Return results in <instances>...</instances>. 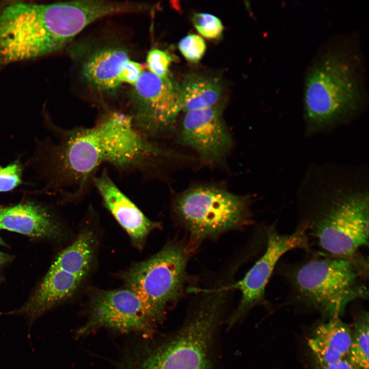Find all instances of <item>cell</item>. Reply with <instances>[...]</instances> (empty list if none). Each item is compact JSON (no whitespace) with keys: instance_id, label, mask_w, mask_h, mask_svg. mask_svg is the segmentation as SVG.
<instances>
[{"instance_id":"6da1fadb","label":"cell","mask_w":369,"mask_h":369,"mask_svg":"<svg viewBox=\"0 0 369 369\" xmlns=\"http://www.w3.org/2000/svg\"><path fill=\"white\" fill-rule=\"evenodd\" d=\"M62 135L53 151L55 180L74 197L86 192L102 164L144 170L170 155L135 128L130 115L117 111L93 127L73 129Z\"/></svg>"},{"instance_id":"7a4b0ae2","label":"cell","mask_w":369,"mask_h":369,"mask_svg":"<svg viewBox=\"0 0 369 369\" xmlns=\"http://www.w3.org/2000/svg\"><path fill=\"white\" fill-rule=\"evenodd\" d=\"M107 12L96 0L8 4L0 11V65L58 51Z\"/></svg>"},{"instance_id":"3957f363","label":"cell","mask_w":369,"mask_h":369,"mask_svg":"<svg viewBox=\"0 0 369 369\" xmlns=\"http://www.w3.org/2000/svg\"><path fill=\"white\" fill-rule=\"evenodd\" d=\"M368 266L361 254L344 258L318 252L276 268L295 300L332 318L339 317L352 301L367 298Z\"/></svg>"},{"instance_id":"277c9868","label":"cell","mask_w":369,"mask_h":369,"mask_svg":"<svg viewBox=\"0 0 369 369\" xmlns=\"http://www.w3.org/2000/svg\"><path fill=\"white\" fill-rule=\"evenodd\" d=\"M343 46L326 49L309 69L304 89L308 131L315 133L348 119L364 98L361 64Z\"/></svg>"},{"instance_id":"5b68a950","label":"cell","mask_w":369,"mask_h":369,"mask_svg":"<svg viewBox=\"0 0 369 369\" xmlns=\"http://www.w3.org/2000/svg\"><path fill=\"white\" fill-rule=\"evenodd\" d=\"M368 217L367 196L351 195L311 208L298 226L320 252L352 258L359 254L360 248L368 245Z\"/></svg>"},{"instance_id":"8992f818","label":"cell","mask_w":369,"mask_h":369,"mask_svg":"<svg viewBox=\"0 0 369 369\" xmlns=\"http://www.w3.org/2000/svg\"><path fill=\"white\" fill-rule=\"evenodd\" d=\"M223 305L218 297H204L174 336L148 348L126 369H211V346Z\"/></svg>"},{"instance_id":"52a82bcc","label":"cell","mask_w":369,"mask_h":369,"mask_svg":"<svg viewBox=\"0 0 369 369\" xmlns=\"http://www.w3.org/2000/svg\"><path fill=\"white\" fill-rule=\"evenodd\" d=\"M188 258L184 246L170 243L124 274L127 289L141 300L155 324L163 319L168 304L181 295Z\"/></svg>"},{"instance_id":"ba28073f","label":"cell","mask_w":369,"mask_h":369,"mask_svg":"<svg viewBox=\"0 0 369 369\" xmlns=\"http://www.w3.org/2000/svg\"><path fill=\"white\" fill-rule=\"evenodd\" d=\"M249 201L245 197L213 186L189 189L176 199L175 212L194 236H213L250 221Z\"/></svg>"},{"instance_id":"9c48e42d","label":"cell","mask_w":369,"mask_h":369,"mask_svg":"<svg viewBox=\"0 0 369 369\" xmlns=\"http://www.w3.org/2000/svg\"><path fill=\"white\" fill-rule=\"evenodd\" d=\"M133 87L130 115L135 128L147 137L171 129L181 111L179 85L144 71Z\"/></svg>"},{"instance_id":"30bf717a","label":"cell","mask_w":369,"mask_h":369,"mask_svg":"<svg viewBox=\"0 0 369 369\" xmlns=\"http://www.w3.org/2000/svg\"><path fill=\"white\" fill-rule=\"evenodd\" d=\"M266 241V248L262 256L243 279L230 287L239 290L241 298L227 321L229 327L237 322L251 308L264 301L266 284L285 253L296 249L308 252L311 250L305 232L298 226L290 234H280L274 227L270 228L267 230Z\"/></svg>"},{"instance_id":"8fae6325","label":"cell","mask_w":369,"mask_h":369,"mask_svg":"<svg viewBox=\"0 0 369 369\" xmlns=\"http://www.w3.org/2000/svg\"><path fill=\"white\" fill-rule=\"evenodd\" d=\"M155 325L132 291L127 288L102 291L92 299L89 319L77 335H85L101 327L126 333H149Z\"/></svg>"},{"instance_id":"7c38bea8","label":"cell","mask_w":369,"mask_h":369,"mask_svg":"<svg viewBox=\"0 0 369 369\" xmlns=\"http://www.w3.org/2000/svg\"><path fill=\"white\" fill-rule=\"evenodd\" d=\"M223 106L186 113L179 134L180 142L196 151L205 161L221 163L233 141L222 117Z\"/></svg>"},{"instance_id":"4fadbf2b","label":"cell","mask_w":369,"mask_h":369,"mask_svg":"<svg viewBox=\"0 0 369 369\" xmlns=\"http://www.w3.org/2000/svg\"><path fill=\"white\" fill-rule=\"evenodd\" d=\"M93 183L102 201L135 245L141 248L148 234L159 224L149 219L115 184L104 171Z\"/></svg>"},{"instance_id":"5bb4252c","label":"cell","mask_w":369,"mask_h":369,"mask_svg":"<svg viewBox=\"0 0 369 369\" xmlns=\"http://www.w3.org/2000/svg\"><path fill=\"white\" fill-rule=\"evenodd\" d=\"M86 279L51 265L39 286L21 308L9 314L24 315L29 327L39 317L71 296Z\"/></svg>"},{"instance_id":"9a60e30c","label":"cell","mask_w":369,"mask_h":369,"mask_svg":"<svg viewBox=\"0 0 369 369\" xmlns=\"http://www.w3.org/2000/svg\"><path fill=\"white\" fill-rule=\"evenodd\" d=\"M128 53L119 46H105L94 50L83 60L80 72L91 88L101 92L114 90L121 83L119 75Z\"/></svg>"},{"instance_id":"2e32d148","label":"cell","mask_w":369,"mask_h":369,"mask_svg":"<svg viewBox=\"0 0 369 369\" xmlns=\"http://www.w3.org/2000/svg\"><path fill=\"white\" fill-rule=\"evenodd\" d=\"M352 334L350 326L339 317L330 318L316 327L308 340V345L318 368L347 357Z\"/></svg>"},{"instance_id":"e0dca14e","label":"cell","mask_w":369,"mask_h":369,"mask_svg":"<svg viewBox=\"0 0 369 369\" xmlns=\"http://www.w3.org/2000/svg\"><path fill=\"white\" fill-rule=\"evenodd\" d=\"M7 230L36 237H53L59 228L50 215L30 203L0 207V230Z\"/></svg>"},{"instance_id":"ac0fdd59","label":"cell","mask_w":369,"mask_h":369,"mask_svg":"<svg viewBox=\"0 0 369 369\" xmlns=\"http://www.w3.org/2000/svg\"><path fill=\"white\" fill-rule=\"evenodd\" d=\"M179 91L181 111L186 113L216 106L222 94L219 82L195 74L183 78Z\"/></svg>"},{"instance_id":"d6986e66","label":"cell","mask_w":369,"mask_h":369,"mask_svg":"<svg viewBox=\"0 0 369 369\" xmlns=\"http://www.w3.org/2000/svg\"><path fill=\"white\" fill-rule=\"evenodd\" d=\"M368 314L363 312L358 317L352 330L351 345L347 358L361 369L368 368Z\"/></svg>"},{"instance_id":"ffe728a7","label":"cell","mask_w":369,"mask_h":369,"mask_svg":"<svg viewBox=\"0 0 369 369\" xmlns=\"http://www.w3.org/2000/svg\"><path fill=\"white\" fill-rule=\"evenodd\" d=\"M193 24L203 36L209 39H217L222 33L223 27L220 20L215 16L206 13H195Z\"/></svg>"},{"instance_id":"44dd1931","label":"cell","mask_w":369,"mask_h":369,"mask_svg":"<svg viewBox=\"0 0 369 369\" xmlns=\"http://www.w3.org/2000/svg\"><path fill=\"white\" fill-rule=\"evenodd\" d=\"M178 48L183 56L189 61H199L204 54L206 45L199 35L191 34L182 38L178 43Z\"/></svg>"},{"instance_id":"7402d4cb","label":"cell","mask_w":369,"mask_h":369,"mask_svg":"<svg viewBox=\"0 0 369 369\" xmlns=\"http://www.w3.org/2000/svg\"><path fill=\"white\" fill-rule=\"evenodd\" d=\"M173 58L167 52L158 49L148 53L146 63L149 71L160 77L169 76V68Z\"/></svg>"},{"instance_id":"603a6c76","label":"cell","mask_w":369,"mask_h":369,"mask_svg":"<svg viewBox=\"0 0 369 369\" xmlns=\"http://www.w3.org/2000/svg\"><path fill=\"white\" fill-rule=\"evenodd\" d=\"M21 169L17 164L9 165L0 170V192L12 190L21 182Z\"/></svg>"},{"instance_id":"cb8c5ba5","label":"cell","mask_w":369,"mask_h":369,"mask_svg":"<svg viewBox=\"0 0 369 369\" xmlns=\"http://www.w3.org/2000/svg\"><path fill=\"white\" fill-rule=\"evenodd\" d=\"M144 71L141 64L129 58L125 63L119 75L121 84L126 83L133 86Z\"/></svg>"},{"instance_id":"d4e9b609","label":"cell","mask_w":369,"mask_h":369,"mask_svg":"<svg viewBox=\"0 0 369 369\" xmlns=\"http://www.w3.org/2000/svg\"><path fill=\"white\" fill-rule=\"evenodd\" d=\"M319 369H361L360 367L352 362L347 357L323 366Z\"/></svg>"},{"instance_id":"484cf974","label":"cell","mask_w":369,"mask_h":369,"mask_svg":"<svg viewBox=\"0 0 369 369\" xmlns=\"http://www.w3.org/2000/svg\"><path fill=\"white\" fill-rule=\"evenodd\" d=\"M7 259V256L0 252V265L4 263Z\"/></svg>"},{"instance_id":"4316f807","label":"cell","mask_w":369,"mask_h":369,"mask_svg":"<svg viewBox=\"0 0 369 369\" xmlns=\"http://www.w3.org/2000/svg\"><path fill=\"white\" fill-rule=\"evenodd\" d=\"M4 244V241L0 237V244Z\"/></svg>"}]
</instances>
